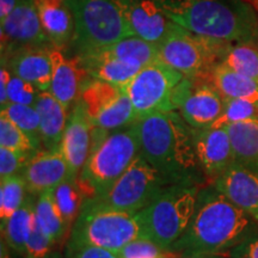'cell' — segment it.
I'll return each instance as SVG.
<instances>
[{"mask_svg": "<svg viewBox=\"0 0 258 258\" xmlns=\"http://www.w3.org/2000/svg\"><path fill=\"white\" fill-rule=\"evenodd\" d=\"M252 220L219 190H203L191 222L170 251L178 258L227 254L253 232Z\"/></svg>", "mask_w": 258, "mask_h": 258, "instance_id": "1", "label": "cell"}, {"mask_svg": "<svg viewBox=\"0 0 258 258\" xmlns=\"http://www.w3.org/2000/svg\"><path fill=\"white\" fill-rule=\"evenodd\" d=\"M140 154L171 184L194 182L200 163L194 146L192 127L179 111L153 112L134 122Z\"/></svg>", "mask_w": 258, "mask_h": 258, "instance_id": "2", "label": "cell"}, {"mask_svg": "<svg viewBox=\"0 0 258 258\" xmlns=\"http://www.w3.org/2000/svg\"><path fill=\"white\" fill-rule=\"evenodd\" d=\"M170 21L206 40L224 44L252 42L258 25L243 0H156Z\"/></svg>", "mask_w": 258, "mask_h": 258, "instance_id": "3", "label": "cell"}, {"mask_svg": "<svg viewBox=\"0 0 258 258\" xmlns=\"http://www.w3.org/2000/svg\"><path fill=\"white\" fill-rule=\"evenodd\" d=\"M139 153L140 143L134 123L114 133L92 127L91 150L77 178L84 200L104 195Z\"/></svg>", "mask_w": 258, "mask_h": 258, "instance_id": "4", "label": "cell"}, {"mask_svg": "<svg viewBox=\"0 0 258 258\" xmlns=\"http://www.w3.org/2000/svg\"><path fill=\"white\" fill-rule=\"evenodd\" d=\"M199 192V188L192 182L176 183L164 188L147 207L135 214L141 238L170 250L191 222Z\"/></svg>", "mask_w": 258, "mask_h": 258, "instance_id": "5", "label": "cell"}, {"mask_svg": "<svg viewBox=\"0 0 258 258\" xmlns=\"http://www.w3.org/2000/svg\"><path fill=\"white\" fill-rule=\"evenodd\" d=\"M137 238H141V230L135 215L102 207L85 199L72 226L67 249L93 245L116 252Z\"/></svg>", "mask_w": 258, "mask_h": 258, "instance_id": "6", "label": "cell"}, {"mask_svg": "<svg viewBox=\"0 0 258 258\" xmlns=\"http://www.w3.org/2000/svg\"><path fill=\"white\" fill-rule=\"evenodd\" d=\"M73 11L78 56L105 49L132 34L112 0H67Z\"/></svg>", "mask_w": 258, "mask_h": 258, "instance_id": "7", "label": "cell"}, {"mask_svg": "<svg viewBox=\"0 0 258 258\" xmlns=\"http://www.w3.org/2000/svg\"><path fill=\"white\" fill-rule=\"evenodd\" d=\"M228 46L200 37L172 22L166 36L158 44V55L161 62L184 77L206 78Z\"/></svg>", "mask_w": 258, "mask_h": 258, "instance_id": "8", "label": "cell"}, {"mask_svg": "<svg viewBox=\"0 0 258 258\" xmlns=\"http://www.w3.org/2000/svg\"><path fill=\"white\" fill-rule=\"evenodd\" d=\"M170 184L169 179L139 153L104 195L88 200L102 207L135 215Z\"/></svg>", "mask_w": 258, "mask_h": 258, "instance_id": "9", "label": "cell"}, {"mask_svg": "<svg viewBox=\"0 0 258 258\" xmlns=\"http://www.w3.org/2000/svg\"><path fill=\"white\" fill-rule=\"evenodd\" d=\"M184 76L160 60L147 64L124 86L138 118L176 110L175 97Z\"/></svg>", "mask_w": 258, "mask_h": 258, "instance_id": "10", "label": "cell"}, {"mask_svg": "<svg viewBox=\"0 0 258 258\" xmlns=\"http://www.w3.org/2000/svg\"><path fill=\"white\" fill-rule=\"evenodd\" d=\"M79 98L92 127L116 131L137 121L134 106L122 86L95 79L84 86Z\"/></svg>", "mask_w": 258, "mask_h": 258, "instance_id": "11", "label": "cell"}, {"mask_svg": "<svg viewBox=\"0 0 258 258\" xmlns=\"http://www.w3.org/2000/svg\"><path fill=\"white\" fill-rule=\"evenodd\" d=\"M2 55L19 48H51L53 44L42 28L35 0H18L4 21L0 22Z\"/></svg>", "mask_w": 258, "mask_h": 258, "instance_id": "12", "label": "cell"}, {"mask_svg": "<svg viewBox=\"0 0 258 258\" xmlns=\"http://www.w3.org/2000/svg\"><path fill=\"white\" fill-rule=\"evenodd\" d=\"M92 123L83 102L78 98L69 114L60 150L69 164V177L77 180L91 150Z\"/></svg>", "mask_w": 258, "mask_h": 258, "instance_id": "13", "label": "cell"}, {"mask_svg": "<svg viewBox=\"0 0 258 258\" xmlns=\"http://www.w3.org/2000/svg\"><path fill=\"white\" fill-rule=\"evenodd\" d=\"M123 16L132 34L159 44L171 23L156 0H112Z\"/></svg>", "mask_w": 258, "mask_h": 258, "instance_id": "14", "label": "cell"}, {"mask_svg": "<svg viewBox=\"0 0 258 258\" xmlns=\"http://www.w3.org/2000/svg\"><path fill=\"white\" fill-rule=\"evenodd\" d=\"M194 146L203 172L214 180L233 165V151L226 128H194Z\"/></svg>", "mask_w": 258, "mask_h": 258, "instance_id": "15", "label": "cell"}, {"mask_svg": "<svg viewBox=\"0 0 258 258\" xmlns=\"http://www.w3.org/2000/svg\"><path fill=\"white\" fill-rule=\"evenodd\" d=\"M27 190L31 195L55 189L69 177V164L61 150H41L30 157L22 170Z\"/></svg>", "mask_w": 258, "mask_h": 258, "instance_id": "16", "label": "cell"}, {"mask_svg": "<svg viewBox=\"0 0 258 258\" xmlns=\"http://www.w3.org/2000/svg\"><path fill=\"white\" fill-rule=\"evenodd\" d=\"M51 48H19L2 55V64H4L11 74L36 86L41 92L49 91L51 84Z\"/></svg>", "mask_w": 258, "mask_h": 258, "instance_id": "17", "label": "cell"}, {"mask_svg": "<svg viewBox=\"0 0 258 258\" xmlns=\"http://www.w3.org/2000/svg\"><path fill=\"white\" fill-rule=\"evenodd\" d=\"M224 110V98L211 83L192 79L178 111L186 123L194 128H209Z\"/></svg>", "mask_w": 258, "mask_h": 258, "instance_id": "18", "label": "cell"}, {"mask_svg": "<svg viewBox=\"0 0 258 258\" xmlns=\"http://www.w3.org/2000/svg\"><path fill=\"white\" fill-rule=\"evenodd\" d=\"M51 84L49 92L69 111L78 101L84 88L83 80L88 72L84 70L79 57L69 59L57 48L50 49Z\"/></svg>", "mask_w": 258, "mask_h": 258, "instance_id": "19", "label": "cell"}, {"mask_svg": "<svg viewBox=\"0 0 258 258\" xmlns=\"http://www.w3.org/2000/svg\"><path fill=\"white\" fill-rule=\"evenodd\" d=\"M215 189L258 221V172L233 164L214 180Z\"/></svg>", "mask_w": 258, "mask_h": 258, "instance_id": "20", "label": "cell"}, {"mask_svg": "<svg viewBox=\"0 0 258 258\" xmlns=\"http://www.w3.org/2000/svg\"><path fill=\"white\" fill-rule=\"evenodd\" d=\"M38 16L51 44L63 49L73 41L76 23L73 11L67 0H35Z\"/></svg>", "mask_w": 258, "mask_h": 258, "instance_id": "21", "label": "cell"}, {"mask_svg": "<svg viewBox=\"0 0 258 258\" xmlns=\"http://www.w3.org/2000/svg\"><path fill=\"white\" fill-rule=\"evenodd\" d=\"M35 108L40 114L43 150H60L67 118H69L67 115L69 111L49 91L40 93Z\"/></svg>", "mask_w": 258, "mask_h": 258, "instance_id": "22", "label": "cell"}, {"mask_svg": "<svg viewBox=\"0 0 258 258\" xmlns=\"http://www.w3.org/2000/svg\"><path fill=\"white\" fill-rule=\"evenodd\" d=\"M78 57L90 77L122 88H124L141 70V67L109 55L104 50Z\"/></svg>", "mask_w": 258, "mask_h": 258, "instance_id": "23", "label": "cell"}, {"mask_svg": "<svg viewBox=\"0 0 258 258\" xmlns=\"http://www.w3.org/2000/svg\"><path fill=\"white\" fill-rule=\"evenodd\" d=\"M226 129L231 139L233 164L258 172V118L235 122Z\"/></svg>", "mask_w": 258, "mask_h": 258, "instance_id": "24", "label": "cell"}, {"mask_svg": "<svg viewBox=\"0 0 258 258\" xmlns=\"http://www.w3.org/2000/svg\"><path fill=\"white\" fill-rule=\"evenodd\" d=\"M208 82L224 99L241 98L258 103V83L218 62L209 71Z\"/></svg>", "mask_w": 258, "mask_h": 258, "instance_id": "25", "label": "cell"}, {"mask_svg": "<svg viewBox=\"0 0 258 258\" xmlns=\"http://www.w3.org/2000/svg\"><path fill=\"white\" fill-rule=\"evenodd\" d=\"M34 196L29 194L23 205L16 211L5 222H2L3 241L16 254L23 257L25 245L30 235L32 226L35 224V205Z\"/></svg>", "mask_w": 258, "mask_h": 258, "instance_id": "26", "label": "cell"}, {"mask_svg": "<svg viewBox=\"0 0 258 258\" xmlns=\"http://www.w3.org/2000/svg\"><path fill=\"white\" fill-rule=\"evenodd\" d=\"M54 189L44 190L38 195L35 205V218L37 224L46 233L53 238L56 244L63 243L70 238L72 228L66 224L61 217L55 200H54Z\"/></svg>", "mask_w": 258, "mask_h": 258, "instance_id": "27", "label": "cell"}, {"mask_svg": "<svg viewBox=\"0 0 258 258\" xmlns=\"http://www.w3.org/2000/svg\"><path fill=\"white\" fill-rule=\"evenodd\" d=\"M102 50L116 59L135 64L141 69L159 60L158 44L144 40L137 35H129L121 38L120 41Z\"/></svg>", "mask_w": 258, "mask_h": 258, "instance_id": "28", "label": "cell"}, {"mask_svg": "<svg viewBox=\"0 0 258 258\" xmlns=\"http://www.w3.org/2000/svg\"><path fill=\"white\" fill-rule=\"evenodd\" d=\"M0 110H2V115H5L6 117L10 118L24 132L36 152L43 150V147H42L40 114H38L37 109L35 106L8 103Z\"/></svg>", "mask_w": 258, "mask_h": 258, "instance_id": "29", "label": "cell"}, {"mask_svg": "<svg viewBox=\"0 0 258 258\" xmlns=\"http://www.w3.org/2000/svg\"><path fill=\"white\" fill-rule=\"evenodd\" d=\"M219 62L258 83V49L252 42L230 44Z\"/></svg>", "mask_w": 258, "mask_h": 258, "instance_id": "30", "label": "cell"}, {"mask_svg": "<svg viewBox=\"0 0 258 258\" xmlns=\"http://www.w3.org/2000/svg\"><path fill=\"white\" fill-rule=\"evenodd\" d=\"M53 194L61 217L63 218L64 222L72 228L84 202V196L78 184H77V180L66 178L53 190Z\"/></svg>", "mask_w": 258, "mask_h": 258, "instance_id": "31", "label": "cell"}, {"mask_svg": "<svg viewBox=\"0 0 258 258\" xmlns=\"http://www.w3.org/2000/svg\"><path fill=\"white\" fill-rule=\"evenodd\" d=\"M27 185L23 177L16 175L2 179L0 184V219L5 222L23 205Z\"/></svg>", "mask_w": 258, "mask_h": 258, "instance_id": "32", "label": "cell"}, {"mask_svg": "<svg viewBox=\"0 0 258 258\" xmlns=\"http://www.w3.org/2000/svg\"><path fill=\"white\" fill-rule=\"evenodd\" d=\"M258 118V103L241 98L224 99V110L209 128H226L235 122Z\"/></svg>", "mask_w": 258, "mask_h": 258, "instance_id": "33", "label": "cell"}, {"mask_svg": "<svg viewBox=\"0 0 258 258\" xmlns=\"http://www.w3.org/2000/svg\"><path fill=\"white\" fill-rule=\"evenodd\" d=\"M118 258H178L172 251L165 250L146 238H137L116 251Z\"/></svg>", "mask_w": 258, "mask_h": 258, "instance_id": "34", "label": "cell"}, {"mask_svg": "<svg viewBox=\"0 0 258 258\" xmlns=\"http://www.w3.org/2000/svg\"><path fill=\"white\" fill-rule=\"evenodd\" d=\"M0 146L19 152L36 153L24 132L5 115H0Z\"/></svg>", "mask_w": 258, "mask_h": 258, "instance_id": "35", "label": "cell"}, {"mask_svg": "<svg viewBox=\"0 0 258 258\" xmlns=\"http://www.w3.org/2000/svg\"><path fill=\"white\" fill-rule=\"evenodd\" d=\"M56 243L53 238H50L37 224L35 218V224L29 235L27 245H25V253L23 258H50L54 252V246Z\"/></svg>", "mask_w": 258, "mask_h": 258, "instance_id": "36", "label": "cell"}, {"mask_svg": "<svg viewBox=\"0 0 258 258\" xmlns=\"http://www.w3.org/2000/svg\"><path fill=\"white\" fill-rule=\"evenodd\" d=\"M41 91L27 80L12 74L8 86L9 103L35 106Z\"/></svg>", "mask_w": 258, "mask_h": 258, "instance_id": "37", "label": "cell"}, {"mask_svg": "<svg viewBox=\"0 0 258 258\" xmlns=\"http://www.w3.org/2000/svg\"><path fill=\"white\" fill-rule=\"evenodd\" d=\"M34 154L0 147V178L21 175L27 161Z\"/></svg>", "mask_w": 258, "mask_h": 258, "instance_id": "38", "label": "cell"}, {"mask_svg": "<svg viewBox=\"0 0 258 258\" xmlns=\"http://www.w3.org/2000/svg\"><path fill=\"white\" fill-rule=\"evenodd\" d=\"M226 256L231 258H258V232H251Z\"/></svg>", "mask_w": 258, "mask_h": 258, "instance_id": "39", "label": "cell"}, {"mask_svg": "<svg viewBox=\"0 0 258 258\" xmlns=\"http://www.w3.org/2000/svg\"><path fill=\"white\" fill-rule=\"evenodd\" d=\"M67 258H118L114 251L104 247L83 245L66 250Z\"/></svg>", "mask_w": 258, "mask_h": 258, "instance_id": "40", "label": "cell"}, {"mask_svg": "<svg viewBox=\"0 0 258 258\" xmlns=\"http://www.w3.org/2000/svg\"><path fill=\"white\" fill-rule=\"evenodd\" d=\"M11 76V72L6 69L4 64H2V70H0V105H2V108L9 103L8 86Z\"/></svg>", "mask_w": 258, "mask_h": 258, "instance_id": "41", "label": "cell"}, {"mask_svg": "<svg viewBox=\"0 0 258 258\" xmlns=\"http://www.w3.org/2000/svg\"><path fill=\"white\" fill-rule=\"evenodd\" d=\"M18 0H0V22L10 15V12L14 10V8L17 4Z\"/></svg>", "mask_w": 258, "mask_h": 258, "instance_id": "42", "label": "cell"}, {"mask_svg": "<svg viewBox=\"0 0 258 258\" xmlns=\"http://www.w3.org/2000/svg\"><path fill=\"white\" fill-rule=\"evenodd\" d=\"M189 258H231L226 254H207V256H195V257H189Z\"/></svg>", "mask_w": 258, "mask_h": 258, "instance_id": "43", "label": "cell"}, {"mask_svg": "<svg viewBox=\"0 0 258 258\" xmlns=\"http://www.w3.org/2000/svg\"><path fill=\"white\" fill-rule=\"evenodd\" d=\"M247 3H250L253 8H256L258 10V0H247Z\"/></svg>", "mask_w": 258, "mask_h": 258, "instance_id": "44", "label": "cell"}, {"mask_svg": "<svg viewBox=\"0 0 258 258\" xmlns=\"http://www.w3.org/2000/svg\"><path fill=\"white\" fill-rule=\"evenodd\" d=\"M50 258H62V257H61V254H60L59 252H56V251H54V252L51 253Z\"/></svg>", "mask_w": 258, "mask_h": 258, "instance_id": "45", "label": "cell"}]
</instances>
